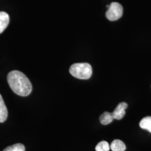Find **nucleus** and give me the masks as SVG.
<instances>
[{
  "label": "nucleus",
  "mask_w": 151,
  "mask_h": 151,
  "mask_svg": "<svg viewBox=\"0 0 151 151\" xmlns=\"http://www.w3.org/2000/svg\"><path fill=\"white\" fill-rule=\"evenodd\" d=\"M7 82L11 90L19 96H27L32 91L30 81L20 71H11L7 75Z\"/></svg>",
  "instance_id": "obj_1"
},
{
  "label": "nucleus",
  "mask_w": 151,
  "mask_h": 151,
  "mask_svg": "<svg viewBox=\"0 0 151 151\" xmlns=\"http://www.w3.org/2000/svg\"><path fill=\"white\" fill-rule=\"evenodd\" d=\"M69 70L71 75L81 80L90 78L92 73L91 66L87 63H75L70 66Z\"/></svg>",
  "instance_id": "obj_2"
},
{
  "label": "nucleus",
  "mask_w": 151,
  "mask_h": 151,
  "mask_svg": "<svg viewBox=\"0 0 151 151\" xmlns=\"http://www.w3.org/2000/svg\"><path fill=\"white\" fill-rule=\"evenodd\" d=\"M140 128L151 133V116H146L141 120L139 123Z\"/></svg>",
  "instance_id": "obj_9"
},
{
  "label": "nucleus",
  "mask_w": 151,
  "mask_h": 151,
  "mask_svg": "<svg viewBox=\"0 0 151 151\" xmlns=\"http://www.w3.org/2000/svg\"><path fill=\"white\" fill-rule=\"evenodd\" d=\"M128 107V104L125 102H122L118 104L113 112L111 113L114 119L120 120L122 119L125 114V110Z\"/></svg>",
  "instance_id": "obj_4"
},
{
  "label": "nucleus",
  "mask_w": 151,
  "mask_h": 151,
  "mask_svg": "<svg viewBox=\"0 0 151 151\" xmlns=\"http://www.w3.org/2000/svg\"><path fill=\"white\" fill-rule=\"evenodd\" d=\"M8 111L4 101L0 94V123L5 122L7 118Z\"/></svg>",
  "instance_id": "obj_6"
},
{
  "label": "nucleus",
  "mask_w": 151,
  "mask_h": 151,
  "mask_svg": "<svg viewBox=\"0 0 151 151\" xmlns=\"http://www.w3.org/2000/svg\"><path fill=\"white\" fill-rule=\"evenodd\" d=\"M123 13V8L118 2L111 3L106 12V17L110 21H115L119 19Z\"/></svg>",
  "instance_id": "obj_3"
},
{
  "label": "nucleus",
  "mask_w": 151,
  "mask_h": 151,
  "mask_svg": "<svg viewBox=\"0 0 151 151\" xmlns=\"http://www.w3.org/2000/svg\"><path fill=\"white\" fill-rule=\"evenodd\" d=\"M110 146L107 142L101 141L99 142L96 146L95 150L96 151H109L110 150Z\"/></svg>",
  "instance_id": "obj_11"
},
{
  "label": "nucleus",
  "mask_w": 151,
  "mask_h": 151,
  "mask_svg": "<svg viewBox=\"0 0 151 151\" xmlns=\"http://www.w3.org/2000/svg\"><path fill=\"white\" fill-rule=\"evenodd\" d=\"M25 148L22 143H17L12 146H9L3 151H25Z\"/></svg>",
  "instance_id": "obj_10"
},
{
  "label": "nucleus",
  "mask_w": 151,
  "mask_h": 151,
  "mask_svg": "<svg viewBox=\"0 0 151 151\" xmlns=\"http://www.w3.org/2000/svg\"><path fill=\"white\" fill-rule=\"evenodd\" d=\"M110 148L113 151H125L126 146L122 140L115 139L111 143Z\"/></svg>",
  "instance_id": "obj_7"
},
{
  "label": "nucleus",
  "mask_w": 151,
  "mask_h": 151,
  "mask_svg": "<svg viewBox=\"0 0 151 151\" xmlns=\"http://www.w3.org/2000/svg\"><path fill=\"white\" fill-rule=\"evenodd\" d=\"M113 116L111 113L107 111L102 114L100 117V123L103 125H107L111 123L114 120Z\"/></svg>",
  "instance_id": "obj_8"
},
{
  "label": "nucleus",
  "mask_w": 151,
  "mask_h": 151,
  "mask_svg": "<svg viewBox=\"0 0 151 151\" xmlns=\"http://www.w3.org/2000/svg\"><path fill=\"white\" fill-rule=\"evenodd\" d=\"M10 22L8 14L4 11H0V34L3 32L7 27Z\"/></svg>",
  "instance_id": "obj_5"
}]
</instances>
